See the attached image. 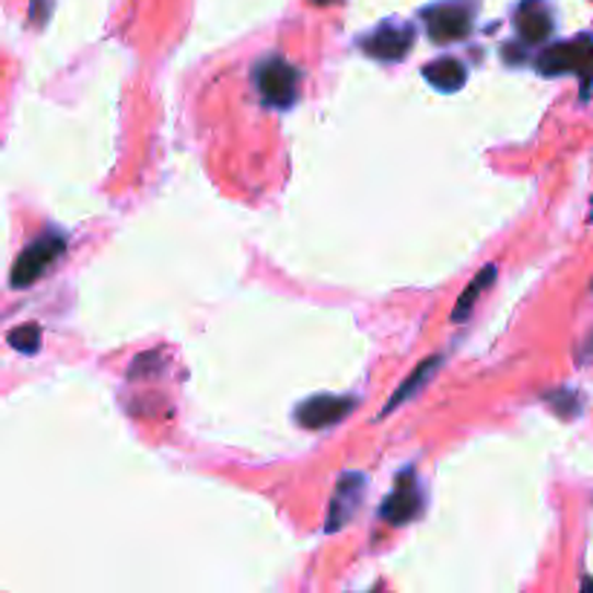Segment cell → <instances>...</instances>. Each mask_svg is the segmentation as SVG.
Instances as JSON below:
<instances>
[{
  "instance_id": "5",
  "label": "cell",
  "mask_w": 593,
  "mask_h": 593,
  "mask_svg": "<svg viewBox=\"0 0 593 593\" xmlns=\"http://www.w3.org/2000/svg\"><path fill=\"white\" fill-rule=\"evenodd\" d=\"M423 512V492H420V480H417L415 469L399 472L397 484L388 492V498L382 501L380 515L391 527H406L408 521H415Z\"/></svg>"
},
{
  "instance_id": "7",
  "label": "cell",
  "mask_w": 593,
  "mask_h": 593,
  "mask_svg": "<svg viewBox=\"0 0 593 593\" xmlns=\"http://www.w3.org/2000/svg\"><path fill=\"white\" fill-rule=\"evenodd\" d=\"M357 408L353 397H336V394H316V397L304 399L295 408V423L304 426L310 431L330 429V426L341 423L345 417Z\"/></svg>"
},
{
  "instance_id": "8",
  "label": "cell",
  "mask_w": 593,
  "mask_h": 593,
  "mask_svg": "<svg viewBox=\"0 0 593 593\" xmlns=\"http://www.w3.org/2000/svg\"><path fill=\"white\" fill-rule=\"evenodd\" d=\"M362 496H365V475L362 472H350V475H341L339 487L334 492V501H330V512H327V533H336L348 524L353 515H357L359 504H362Z\"/></svg>"
},
{
  "instance_id": "12",
  "label": "cell",
  "mask_w": 593,
  "mask_h": 593,
  "mask_svg": "<svg viewBox=\"0 0 593 593\" xmlns=\"http://www.w3.org/2000/svg\"><path fill=\"white\" fill-rule=\"evenodd\" d=\"M492 281H496V267H492V264L480 269L478 276L472 278V284L466 287L464 295L457 299L455 310H452V322H455V325H461V322H466V318H469L472 307H475V301L480 299V293H484V290H487Z\"/></svg>"
},
{
  "instance_id": "9",
  "label": "cell",
  "mask_w": 593,
  "mask_h": 593,
  "mask_svg": "<svg viewBox=\"0 0 593 593\" xmlns=\"http://www.w3.org/2000/svg\"><path fill=\"white\" fill-rule=\"evenodd\" d=\"M553 9L547 0H521L515 9V33L524 44H545L553 35Z\"/></svg>"
},
{
  "instance_id": "1",
  "label": "cell",
  "mask_w": 593,
  "mask_h": 593,
  "mask_svg": "<svg viewBox=\"0 0 593 593\" xmlns=\"http://www.w3.org/2000/svg\"><path fill=\"white\" fill-rule=\"evenodd\" d=\"M536 70L542 75H579L582 82H593V38L579 35L573 42H561L538 53Z\"/></svg>"
},
{
  "instance_id": "13",
  "label": "cell",
  "mask_w": 593,
  "mask_h": 593,
  "mask_svg": "<svg viewBox=\"0 0 593 593\" xmlns=\"http://www.w3.org/2000/svg\"><path fill=\"white\" fill-rule=\"evenodd\" d=\"M9 345L15 350H24V353H35L42 348V330L35 325L15 327V330H9Z\"/></svg>"
},
{
  "instance_id": "3",
  "label": "cell",
  "mask_w": 593,
  "mask_h": 593,
  "mask_svg": "<svg viewBox=\"0 0 593 593\" xmlns=\"http://www.w3.org/2000/svg\"><path fill=\"white\" fill-rule=\"evenodd\" d=\"M67 249V237L61 232H44L42 237H35L33 244L26 246L24 253L18 255V260L12 264V276H9V284L15 290H24V287H33L42 276H47L49 267L56 264Z\"/></svg>"
},
{
  "instance_id": "4",
  "label": "cell",
  "mask_w": 593,
  "mask_h": 593,
  "mask_svg": "<svg viewBox=\"0 0 593 593\" xmlns=\"http://www.w3.org/2000/svg\"><path fill=\"white\" fill-rule=\"evenodd\" d=\"M253 79L264 105L281 107V111L295 105V98H299V70L293 65H287L284 58L269 56L258 61Z\"/></svg>"
},
{
  "instance_id": "6",
  "label": "cell",
  "mask_w": 593,
  "mask_h": 593,
  "mask_svg": "<svg viewBox=\"0 0 593 593\" xmlns=\"http://www.w3.org/2000/svg\"><path fill=\"white\" fill-rule=\"evenodd\" d=\"M362 49H365L368 56H374L376 61H399V58H406L415 47V26L403 24V21H385L380 24L371 35L362 38Z\"/></svg>"
},
{
  "instance_id": "11",
  "label": "cell",
  "mask_w": 593,
  "mask_h": 593,
  "mask_svg": "<svg viewBox=\"0 0 593 593\" xmlns=\"http://www.w3.org/2000/svg\"><path fill=\"white\" fill-rule=\"evenodd\" d=\"M440 362H443V359H440V357H429V359H426V362H420V365L415 368V374L408 376V380L403 382V385H399L397 391H394V397H391L388 403H385V408H382V411H380V417H388L391 411H394V408H399V406H403V403H406V399L415 397L417 391L423 388L426 382L431 380V374L438 371Z\"/></svg>"
},
{
  "instance_id": "2",
  "label": "cell",
  "mask_w": 593,
  "mask_h": 593,
  "mask_svg": "<svg viewBox=\"0 0 593 593\" xmlns=\"http://www.w3.org/2000/svg\"><path fill=\"white\" fill-rule=\"evenodd\" d=\"M475 0H443V3H434V7L423 9L426 33L434 44H455L464 42L466 35L472 33L475 26Z\"/></svg>"
},
{
  "instance_id": "14",
  "label": "cell",
  "mask_w": 593,
  "mask_h": 593,
  "mask_svg": "<svg viewBox=\"0 0 593 593\" xmlns=\"http://www.w3.org/2000/svg\"><path fill=\"white\" fill-rule=\"evenodd\" d=\"M49 12H53V0H30V21L35 26L47 24Z\"/></svg>"
},
{
  "instance_id": "10",
  "label": "cell",
  "mask_w": 593,
  "mask_h": 593,
  "mask_svg": "<svg viewBox=\"0 0 593 593\" xmlns=\"http://www.w3.org/2000/svg\"><path fill=\"white\" fill-rule=\"evenodd\" d=\"M423 79L440 93H457L466 84V67L461 65V58H434L423 67Z\"/></svg>"
}]
</instances>
